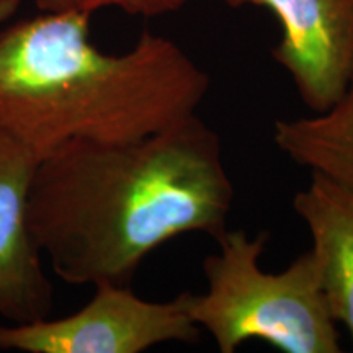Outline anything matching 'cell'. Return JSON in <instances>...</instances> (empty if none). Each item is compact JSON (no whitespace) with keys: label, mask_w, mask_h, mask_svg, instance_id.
<instances>
[{"label":"cell","mask_w":353,"mask_h":353,"mask_svg":"<svg viewBox=\"0 0 353 353\" xmlns=\"http://www.w3.org/2000/svg\"><path fill=\"white\" fill-rule=\"evenodd\" d=\"M38 157L0 128V316L12 324L46 319L54 286L28 226Z\"/></svg>","instance_id":"6"},{"label":"cell","mask_w":353,"mask_h":353,"mask_svg":"<svg viewBox=\"0 0 353 353\" xmlns=\"http://www.w3.org/2000/svg\"><path fill=\"white\" fill-rule=\"evenodd\" d=\"M21 0H0V23L10 20L19 10Z\"/></svg>","instance_id":"10"},{"label":"cell","mask_w":353,"mask_h":353,"mask_svg":"<svg viewBox=\"0 0 353 353\" xmlns=\"http://www.w3.org/2000/svg\"><path fill=\"white\" fill-rule=\"evenodd\" d=\"M293 210L311 234V252L330 314L345 325L353 345V195L311 174L309 183L294 195Z\"/></svg>","instance_id":"7"},{"label":"cell","mask_w":353,"mask_h":353,"mask_svg":"<svg viewBox=\"0 0 353 353\" xmlns=\"http://www.w3.org/2000/svg\"><path fill=\"white\" fill-rule=\"evenodd\" d=\"M218 252L203 260L206 291H185V307L221 353H234L247 341H262L281 353H341V334L330 314L311 249L283 272L260 268L268 232L250 237L226 229Z\"/></svg>","instance_id":"3"},{"label":"cell","mask_w":353,"mask_h":353,"mask_svg":"<svg viewBox=\"0 0 353 353\" xmlns=\"http://www.w3.org/2000/svg\"><path fill=\"white\" fill-rule=\"evenodd\" d=\"M272 138L278 151L294 164L332 180L353 195V74L332 107L307 117L276 120Z\"/></svg>","instance_id":"8"},{"label":"cell","mask_w":353,"mask_h":353,"mask_svg":"<svg viewBox=\"0 0 353 353\" xmlns=\"http://www.w3.org/2000/svg\"><path fill=\"white\" fill-rule=\"evenodd\" d=\"M87 12L44 13L0 32V128L38 161L69 141L128 143L190 117L208 74L149 32L123 54L90 41Z\"/></svg>","instance_id":"2"},{"label":"cell","mask_w":353,"mask_h":353,"mask_svg":"<svg viewBox=\"0 0 353 353\" xmlns=\"http://www.w3.org/2000/svg\"><path fill=\"white\" fill-rule=\"evenodd\" d=\"M34 7L44 13L87 12L94 13L100 8H120L128 15L156 19L167 13L180 10L190 0H32Z\"/></svg>","instance_id":"9"},{"label":"cell","mask_w":353,"mask_h":353,"mask_svg":"<svg viewBox=\"0 0 353 353\" xmlns=\"http://www.w3.org/2000/svg\"><path fill=\"white\" fill-rule=\"evenodd\" d=\"M74 314L0 325V350L23 353H141L167 342L195 343L200 329L185 307V291L164 303L148 301L131 286L95 285Z\"/></svg>","instance_id":"4"},{"label":"cell","mask_w":353,"mask_h":353,"mask_svg":"<svg viewBox=\"0 0 353 353\" xmlns=\"http://www.w3.org/2000/svg\"><path fill=\"white\" fill-rule=\"evenodd\" d=\"M270 10L281 28L272 56L311 113L341 99L353 74V0H219Z\"/></svg>","instance_id":"5"},{"label":"cell","mask_w":353,"mask_h":353,"mask_svg":"<svg viewBox=\"0 0 353 353\" xmlns=\"http://www.w3.org/2000/svg\"><path fill=\"white\" fill-rule=\"evenodd\" d=\"M234 185L213 128L198 114L128 143L69 141L38 162L28 226L69 285L131 286L154 250L228 229Z\"/></svg>","instance_id":"1"}]
</instances>
